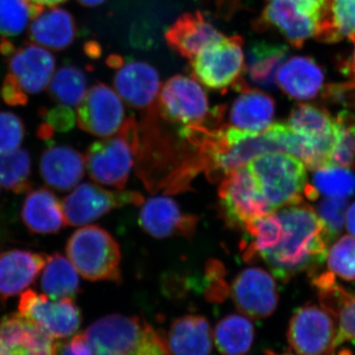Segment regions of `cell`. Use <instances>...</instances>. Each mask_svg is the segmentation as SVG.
<instances>
[{
	"label": "cell",
	"mask_w": 355,
	"mask_h": 355,
	"mask_svg": "<svg viewBox=\"0 0 355 355\" xmlns=\"http://www.w3.org/2000/svg\"><path fill=\"white\" fill-rule=\"evenodd\" d=\"M133 355H171L166 336L144 322L141 336Z\"/></svg>",
	"instance_id": "b9f144b4"
},
{
	"label": "cell",
	"mask_w": 355,
	"mask_h": 355,
	"mask_svg": "<svg viewBox=\"0 0 355 355\" xmlns=\"http://www.w3.org/2000/svg\"><path fill=\"white\" fill-rule=\"evenodd\" d=\"M32 3L41 7H55L60 4L64 3L67 0H29Z\"/></svg>",
	"instance_id": "f907efd6"
},
{
	"label": "cell",
	"mask_w": 355,
	"mask_h": 355,
	"mask_svg": "<svg viewBox=\"0 0 355 355\" xmlns=\"http://www.w3.org/2000/svg\"><path fill=\"white\" fill-rule=\"evenodd\" d=\"M144 202V197L137 191H107L96 184L84 183L77 186L62 200V205L67 225L83 226L118 207Z\"/></svg>",
	"instance_id": "8fae6325"
},
{
	"label": "cell",
	"mask_w": 355,
	"mask_h": 355,
	"mask_svg": "<svg viewBox=\"0 0 355 355\" xmlns=\"http://www.w3.org/2000/svg\"><path fill=\"white\" fill-rule=\"evenodd\" d=\"M338 123V135L333 153L331 163L347 169L355 168V123L349 114H340L336 118Z\"/></svg>",
	"instance_id": "74e56055"
},
{
	"label": "cell",
	"mask_w": 355,
	"mask_h": 355,
	"mask_svg": "<svg viewBox=\"0 0 355 355\" xmlns=\"http://www.w3.org/2000/svg\"><path fill=\"white\" fill-rule=\"evenodd\" d=\"M0 95L2 100L9 106H24L29 100V97L6 77L2 83Z\"/></svg>",
	"instance_id": "f6af8a7d"
},
{
	"label": "cell",
	"mask_w": 355,
	"mask_h": 355,
	"mask_svg": "<svg viewBox=\"0 0 355 355\" xmlns=\"http://www.w3.org/2000/svg\"><path fill=\"white\" fill-rule=\"evenodd\" d=\"M8 73L24 94L36 95L49 87L55 71V60L53 53L37 44L15 49L8 55Z\"/></svg>",
	"instance_id": "e0dca14e"
},
{
	"label": "cell",
	"mask_w": 355,
	"mask_h": 355,
	"mask_svg": "<svg viewBox=\"0 0 355 355\" xmlns=\"http://www.w3.org/2000/svg\"><path fill=\"white\" fill-rule=\"evenodd\" d=\"M330 272L340 279L355 280V238L345 235L331 246L327 254Z\"/></svg>",
	"instance_id": "8d00e7d4"
},
{
	"label": "cell",
	"mask_w": 355,
	"mask_h": 355,
	"mask_svg": "<svg viewBox=\"0 0 355 355\" xmlns=\"http://www.w3.org/2000/svg\"><path fill=\"white\" fill-rule=\"evenodd\" d=\"M116 69L114 86L128 106L137 110L155 109L160 92V77L155 67L139 60L125 62L120 55H111L107 60Z\"/></svg>",
	"instance_id": "4fadbf2b"
},
{
	"label": "cell",
	"mask_w": 355,
	"mask_h": 355,
	"mask_svg": "<svg viewBox=\"0 0 355 355\" xmlns=\"http://www.w3.org/2000/svg\"><path fill=\"white\" fill-rule=\"evenodd\" d=\"M354 50L352 53V57L347 60V64H345V71L352 78V81H355V41Z\"/></svg>",
	"instance_id": "681fc988"
},
{
	"label": "cell",
	"mask_w": 355,
	"mask_h": 355,
	"mask_svg": "<svg viewBox=\"0 0 355 355\" xmlns=\"http://www.w3.org/2000/svg\"><path fill=\"white\" fill-rule=\"evenodd\" d=\"M288 49L282 44L256 42L250 46L245 60L244 76L257 87L272 89L277 74L286 60Z\"/></svg>",
	"instance_id": "83f0119b"
},
{
	"label": "cell",
	"mask_w": 355,
	"mask_h": 355,
	"mask_svg": "<svg viewBox=\"0 0 355 355\" xmlns=\"http://www.w3.org/2000/svg\"><path fill=\"white\" fill-rule=\"evenodd\" d=\"M214 336L221 355H245L254 343V324L241 315H228L217 323Z\"/></svg>",
	"instance_id": "f546056e"
},
{
	"label": "cell",
	"mask_w": 355,
	"mask_h": 355,
	"mask_svg": "<svg viewBox=\"0 0 355 355\" xmlns=\"http://www.w3.org/2000/svg\"><path fill=\"white\" fill-rule=\"evenodd\" d=\"M330 0H265L260 17L254 23L259 32L275 30L294 48L321 34Z\"/></svg>",
	"instance_id": "7a4b0ae2"
},
{
	"label": "cell",
	"mask_w": 355,
	"mask_h": 355,
	"mask_svg": "<svg viewBox=\"0 0 355 355\" xmlns=\"http://www.w3.org/2000/svg\"><path fill=\"white\" fill-rule=\"evenodd\" d=\"M198 217L184 214L172 198L156 197L144 202L139 214V225L155 238L174 236L191 237L197 228Z\"/></svg>",
	"instance_id": "d6986e66"
},
{
	"label": "cell",
	"mask_w": 355,
	"mask_h": 355,
	"mask_svg": "<svg viewBox=\"0 0 355 355\" xmlns=\"http://www.w3.org/2000/svg\"><path fill=\"white\" fill-rule=\"evenodd\" d=\"M25 137V125L17 114L0 111V153L19 148Z\"/></svg>",
	"instance_id": "f35d334b"
},
{
	"label": "cell",
	"mask_w": 355,
	"mask_h": 355,
	"mask_svg": "<svg viewBox=\"0 0 355 355\" xmlns=\"http://www.w3.org/2000/svg\"><path fill=\"white\" fill-rule=\"evenodd\" d=\"M58 343L20 313L0 320V355H58Z\"/></svg>",
	"instance_id": "ac0fdd59"
},
{
	"label": "cell",
	"mask_w": 355,
	"mask_h": 355,
	"mask_svg": "<svg viewBox=\"0 0 355 355\" xmlns=\"http://www.w3.org/2000/svg\"><path fill=\"white\" fill-rule=\"evenodd\" d=\"M48 257L26 250H10L0 254V298L22 293L34 284Z\"/></svg>",
	"instance_id": "44dd1931"
},
{
	"label": "cell",
	"mask_w": 355,
	"mask_h": 355,
	"mask_svg": "<svg viewBox=\"0 0 355 355\" xmlns=\"http://www.w3.org/2000/svg\"><path fill=\"white\" fill-rule=\"evenodd\" d=\"M343 39L355 41V0H330L328 14L317 40L336 43Z\"/></svg>",
	"instance_id": "1f68e13d"
},
{
	"label": "cell",
	"mask_w": 355,
	"mask_h": 355,
	"mask_svg": "<svg viewBox=\"0 0 355 355\" xmlns=\"http://www.w3.org/2000/svg\"><path fill=\"white\" fill-rule=\"evenodd\" d=\"M233 102L229 121L233 128L252 132H261L272 125L275 102L259 89L245 88Z\"/></svg>",
	"instance_id": "d4e9b609"
},
{
	"label": "cell",
	"mask_w": 355,
	"mask_h": 355,
	"mask_svg": "<svg viewBox=\"0 0 355 355\" xmlns=\"http://www.w3.org/2000/svg\"><path fill=\"white\" fill-rule=\"evenodd\" d=\"M77 26L69 11L51 7L41 13L30 24L28 36L33 43L53 51H62L76 41Z\"/></svg>",
	"instance_id": "cb8c5ba5"
},
{
	"label": "cell",
	"mask_w": 355,
	"mask_h": 355,
	"mask_svg": "<svg viewBox=\"0 0 355 355\" xmlns=\"http://www.w3.org/2000/svg\"><path fill=\"white\" fill-rule=\"evenodd\" d=\"M87 89V78L85 73L74 67L64 65L58 69L51 77L49 92L51 99L60 105L69 107H77Z\"/></svg>",
	"instance_id": "d6a6232c"
},
{
	"label": "cell",
	"mask_w": 355,
	"mask_h": 355,
	"mask_svg": "<svg viewBox=\"0 0 355 355\" xmlns=\"http://www.w3.org/2000/svg\"><path fill=\"white\" fill-rule=\"evenodd\" d=\"M338 321L336 349L347 342H355V295L349 293L336 315Z\"/></svg>",
	"instance_id": "60d3db41"
},
{
	"label": "cell",
	"mask_w": 355,
	"mask_h": 355,
	"mask_svg": "<svg viewBox=\"0 0 355 355\" xmlns=\"http://www.w3.org/2000/svg\"><path fill=\"white\" fill-rule=\"evenodd\" d=\"M21 216L28 230L35 234H55L67 224L62 203L53 191L46 189L28 193Z\"/></svg>",
	"instance_id": "484cf974"
},
{
	"label": "cell",
	"mask_w": 355,
	"mask_h": 355,
	"mask_svg": "<svg viewBox=\"0 0 355 355\" xmlns=\"http://www.w3.org/2000/svg\"><path fill=\"white\" fill-rule=\"evenodd\" d=\"M105 1H106V0H77V2L80 3L81 6L89 7V8L101 6Z\"/></svg>",
	"instance_id": "816d5d0a"
},
{
	"label": "cell",
	"mask_w": 355,
	"mask_h": 355,
	"mask_svg": "<svg viewBox=\"0 0 355 355\" xmlns=\"http://www.w3.org/2000/svg\"><path fill=\"white\" fill-rule=\"evenodd\" d=\"M323 98L331 103L355 109V81L326 86L323 90Z\"/></svg>",
	"instance_id": "ee69618b"
},
{
	"label": "cell",
	"mask_w": 355,
	"mask_h": 355,
	"mask_svg": "<svg viewBox=\"0 0 355 355\" xmlns=\"http://www.w3.org/2000/svg\"><path fill=\"white\" fill-rule=\"evenodd\" d=\"M277 81L288 97L297 101H308L324 90V74L312 58L292 57L280 67Z\"/></svg>",
	"instance_id": "603a6c76"
},
{
	"label": "cell",
	"mask_w": 355,
	"mask_h": 355,
	"mask_svg": "<svg viewBox=\"0 0 355 355\" xmlns=\"http://www.w3.org/2000/svg\"><path fill=\"white\" fill-rule=\"evenodd\" d=\"M241 0H216L217 12L226 20L230 19L239 8Z\"/></svg>",
	"instance_id": "7dc6e473"
},
{
	"label": "cell",
	"mask_w": 355,
	"mask_h": 355,
	"mask_svg": "<svg viewBox=\"0 0 355 355\" xmlns=\"http://www.w3.org/2000/svg\"><path fill=\"white\" fill-rule=\"evenodd\" d=\"M287 125L304 142L309 153L306 167L315 171L331 164L338 123L327 110L314 105L299 104L291 112Z\"/></svg>",
	"instance_id": "30bf717a"
},
{
	"label": "cell",
	"mask_w": 355,
	"mask_h": 355,
	"mask_svg": "<svg viewBox=\"0 0 355 355\" xmlns=\"http://www.w3.org/2000/svg\"><path fill=\"white\" fill-rule=\"evenodd\" d=\"M242 37L223 36L191 60V76L210 90L225 93L244 76L245 55Z\"/></svg>",
	"instance_id": "8992f818"
},
{
	"label": "cell",
	"mask_w": 355,
	"mask_h": 355,
	"mask_svg": "<svg viewBox=\"0 0 355 355\" xmlns=\"http://www.w3.org/2000/svg\"><path fill=\"white\" fill-rule=\"evenodd\" d=\"M43 10L29 0H0V35L18 36Z\"/></svg>",
	"instance_id": "d590c367"
},
{
	"label": "cell",
	"mask_w": 355,
	"mask_h": 355,
	"mask_svg": "<svg viewBox=\"0 0 355 355\" xmlns=\"http://www.w3.org/2000/svg\"><path fill=\"white\" fill-rule=\"evenodd\" d=\"M18 309L23 317L38 324L55 340L76 335L81 324L80 310L72 298L51 299L27 291L21 294Z\"/></svg>",
	"instance_id": "7c38bea8"
},
{
	"label": "cell",
	"mask_w": 355,
	"mask_h": 355,
	"mask_svg": "<svg viewBox=\"0 0 355 355\" xmlns=\"http://www.w3.org/2000/svg\"><path fill=\"white\" fill-rule=\"evenodd\" d=\"M65 251L84 279L121 282L120 246L105 229L95 225L78 229L70 236Z\"/></svg>",
	"instance_id": "5b68a950"
},
{
	"label": "cell",
	"mask_w": 355,
	"mask_h": 355,
	"mask_svg": "<svg viewBox=\"0 0 355 355\" xmlns=\"http://www.w3.org/2000/svg\"><path fill=\"white\" fill-rule=\"evenodd\" d=\"M31 157L26 149L0 153V184L7 191L22 193L31 188Z\"/></svg>",
	"instance_id": "836d02e7"
},
{
	"label": "cell",
	"mask_w": 355,
	"mask_h": 355,
	"mask_svg": "<svg viewBox=\"0 0 355 355\" xmlns=\"http://www.w3.org/2000/svg\"><path fill=\"white\" fill-rule=\"evenodd\" d=\"M223 36L200 11L180 16L165 33L169 48L189 60Z\"/></svg>",
	"instance_id": "ffe728a7"
},
{
	"label": "cell",
	"mask_w": 355,
	"mask_h": 355,
	"mask_svg": "<svg viewBox=\"0 0 355 355\" xmlns=\"http://www.w3.org/2000/svg\"><path fill=\"white\" fill-rule=\"evenodd\" d=\"M318 212L326 224L331 238H334L342 232L345 226L347 212V198H326L318 205Z\"/></svg>",
	"instance_id": "ab89813d"
},
{
	"label": "cell",
	"mask_w": 355,
	"mask_h": 355,
	"mask_svg": "<svg viewBox=\"0 0 355 355\" xmlns=\"http://www.w3.org/2000/svg\"><path fill=\"white\" fill-rule=\"evenodd\" d=\"M171 355H210L212 334L209 321L198 315L178 318L166 336Z\"/></svg>",
	"instance_id": "4316f807"
},
{
	"label": "cell",
	"mask_w": 355,
	"mask_h": 355,
	"mask_svg": "<svg viewBox=\"0 0 355 355\" xmlns=\"http://www.w3.org/2000/svg\"><path fill=\"white\" fill-rule=\"evenodd\" d=\"M85 158L76 149L67 146H51L40 160V173L44 183L60 191L71 190L85 173Z\"/></svg>",
	"instance_id": "7402d4cb"
},
{
	"label": "cell",
	"mask_w": 355,
	"mask_h": 355,
	"mask_svg": "<svg viewBox=\"0 0 355 355\" xmlns=\"http://www.w3.org/2000/svg\"><path fill=\"white\" fill-rule=\"evenodd\" d=\"M347 226L352 235L355 236V202L347 212Z\"/></svg>",
	"instance_id": "c3c4849f"
},
{
	"label": "cell",
	"mask_w": 355,
	"mask_h": 355,
	"mask_svg": "<svg viewBox=\"0 0 355 355\" xmlns=\"http://www.w3.org/2000/svg\"><path fill=\"white\" fill-rule=\"evenodd\" d=\"M40 114L44 120V125L53 133L69 132L76 125V114L71 107L58 104L53 108L42 110Z\"/></svg>",
	"instance_id": "7bdbcfd3"
},
{
	"label": "cell",
	"mask_w": 355,
	"mask_h": 355,
	"mask_svg": "<svg viewBox=\"0 0 355 355\" xmlns=\"http://www.w3.org/2000/svg\"><path fill=\"white\" fill-rule=\"evenodd\" d=\"M245 232L251 241L243 246V257L248 263L256 261L266 250L277 246L284 235V226L275 212L254 219L248 224Z\"/></svg>",
	"instance_id": "4dcf8cb0"
},
{
	"label": "cell",
	"mask_w": 355,
	"mask_h": 355,
	"mask_svg": "<svg viewBox=\"0 0 355 355\" xmlns=\"http://www.w3.org/2000/svg\"><path fill=\"white\" fill-rule=\"evenodd\" d=\"M270 209L303 202L307 174L304 163L288 153H268L246 165Z\"/></svg>",
	"instance_id": "3957f363"
},
{
	"label": "cell",
	"mask_w": 355,
	"mask_h": 355,
	"mask_svg": "<svg viewBox=\"0 0 355 355\" xmlns=\"http://www.w3.org/2000/svg\"><path fill=\"white\" fill-rule=\"evenodd\" d=\"M41 288L51 299L76 297L80 291V279L69 258L58 253L48 257L42 272Z\"/></svg>",
	"instance_id": "f1b7e54d"
},
{
	"label": "cell",
	"mask_w": 355,
	"mask_h": 355,
	"mask_svg": "<svg viewBox=\"0 0 355 355\" xmlns=\"http://www.w3.org/2000/svg\"><path fill=\"white\" fill-rule=\"evenodd\" d=\"M144 322L137 316L109 315L90 324L83 336L93 355H133Z\"/></svg>",
	"instance_id": "9a60e30c"
},
{
	"label": "cell",
	"mask_w": 355,
	"mask_h": 355,
	"mask_svg": "<svg viewBox=\"0 0 355 355\" xmlns=\"http://www.w3.org/2000/svg\"><path fill=\"white\" fill-rule=\"evenodd\" d=\"M58 355H93L83 334L74 336L69 342L58 343Z\"/></svg>",
	"instance_id": "bcb514c9"
},
{
	"label": "cell",
	"mask_w": 355,
	"mask_h": 355,
	"mask_svg": "<svg viewBox=\"0 0 355 355\" xmlns=\"http://www.w3.org/2000/svg\"><path fill=\"white\" fill-rule=\"evenodd\" d=\"M76 121L84 132L96 137H112L125 121L123 101L106 84H95L77 106Z\"/></svg>",
	"instance_id": "5bb4252c"
},
{
	"label": "cell",
	"mask_w": 355,
	"mask_h": 355,
	"mask_svg": "<svg viewBox=\"0 0 355 355\" xmlns=\"http://www.w3.org/2000/svg\"><path fill=\"white\" fill-rule=\"evenodd\" d=\"M336 318L316 305L295 311L287 330L291 355H334L338 336Z\"/></svg>",
	"instance_id": "ba28073f"
},
{
	"label": "cell",
	"mask_w": 355,
	"mask_h": 355,
	"mask_svg": "<svg viewBox=\"0 0 355 355\" xmlns=\"http://www.w3.org/2000/svg\"><path fill=\"white\" fill-rule=\"evenodd\" d=\"M218 197L221 216L231 228L244 230L254 219L273 212L247 166L238 168L222 179Z\"/></svg>",
	"instance_id": "52a82bcc"
},
{
	"label": "cell",
	"mask_w": 355,
	"mask_h": 355,
	"mask_svg": "<svg viewBox=\"0 0 355 355\" xmlns=\"http://www.w3.org/2000/svg\"><path fill=\"white\" fill-rule=\"evenodd\" d=\"M139 149V128L135 116L125 121L116 135L89 147L85 162L93 181L123 190Z\"/></svg>",
	"instance_id": "277c9868"
},
{
	"label": "cell",
	"mask_w": 355,
	"mask_h": 355,
	"mask_svg": "<svg viewBox=\"0 0 355 355\" xmlns=\"http://www.w3.org/2000/svg\"><path fill=\"white\" fill-rule=\"evenodd\" d=\"M284 226L277 246L258 259L265 261L275 277L287 282L303 272H315L327 259L331 236L313 207L301 202L275 210Z\"/></svg>",
	"instance_id": "6da1fadb"
},
{
	"label": "cell",
	"mask_w": 355,
	"mask_h": 355,
	"mask_svg": "<svg viewBox=\"0 0 355 355\" xmlns=\"http://www.w3.org/2000/svg\"><path fill=\"white\" fill-rule=\"evenodd\" d=\"M315 171L312 186L318 195L347 198L355 193V176L347 168L331 163Z\"/></svg>",
	"instance_id": "e575fe53"
},
{
	"label": "cell",
	"mask_w": 355,
	"mask_h": 355,
	"mask_svg": "<svg viewBox=\"0 0 355 355\" xmlns=\"http://www.w3.org/2000/svg\"><path fill=\"white\" fill-rule=\"evenodd\" d=\"M157 110L165 120L181 127L205 125L210 116L207 93L191 77L175 76L160 88Z\"/></svg>",
	"instance_id": "9c48e42d"
},
{
	"label": "cell",
	"mask_w": 355,
	"mask_h": 355,
	"mask_svg": "<svg viewBox=\"0 0 355 355\" xmlns=\"http://www.w3.org/2000/svg\"><path fill=\"white\" fill-rule=\"evenodd\" d=\"M230 295L237 309L252 319H265L279 303L277 284L263 268H250L233 280Z\"/></svg>",
	"instance_id": "2e32d148"
}]
</instances>
